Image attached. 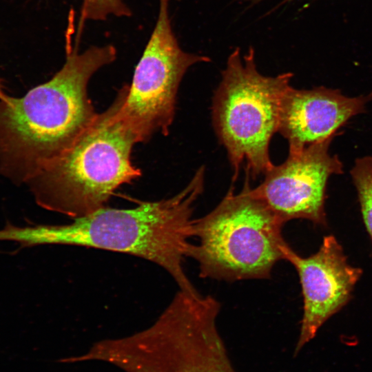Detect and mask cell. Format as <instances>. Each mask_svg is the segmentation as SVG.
Wrapping results in <instances>:
<instances>
[{
	"label": "cell",
	"instance_id": "6da1fadb",
	"mask_svg": "<svg viewBox=\"0 0 372 372\" xmlns=\"http://www.w3.org/2000/svg\"><path fill=\"white\" fill-rule=\"evenodd\" d=\"M116 57L111 45L70 50L49 81L21 97L0 100L1 176L25 185L77 138L98 114L88 96L89 81Z\"/></svg>",
	"mask_w": 372,
	"mask_h": 372
},
{
	"label": "cell",
	"instance_id": "7a4b0ae2",
	"mask_svg": "<svg viewBox=\"0 0 372 372\" xmlns=\"http://www.w3.org/2000/svg\"><path fill=\"white\" fill-rule=\"evenodd\" d=\"M205 166L174 196L118 209L104 207L68 224H35L17 229L20 247L72 245L127 254L155 263L174 280L179 290L200 293L183 267L196 200L204 189Z\"/></svg>",
	"mask_w": 372,
	"mask_h": 372
},
{
	"label": "cell",
	"instance_id": "3957f363",
	"mask_svg": "<svg viewBox=\"0 0 372 372\" xmlns=\"http://www.w3.org/2000/svg\"><path fill=\"white\" fill-rule=\"evenodd\" d=\"M127 90L124 85L110 107L27 182L39 207L73 219L84 216L141 175L131 161L138 142L118 114Z\"/></svg>",
	"mask_w": 372,
	"mask_h": 372
},
{
	"label": "cell",
	"instance_id": "277c9868",
	"mask_svg": "<svg viewBox=\"0 0 372 372\" xmlns=\"http://www.w3.org/2000/svg\"><path fill=\"white\" fill-rule=\"evenodd\" d=\"M249 174L240 192L231 185L210 212L194 220L187 257L196 260L199 277L219 281L269 279L285 260L289 245L285 223L256 194Z\"/></svg>",
	"mask_w": 372,
	"mask_h": 372
},
{
	"label": "cell",
	"instance_id": "5b68a950",
	"mask_svg": "<svg viewBox=\"0 0 372 372\" xmlns=\"http://www.w3.org/2000/svg\"><path fill=\"white\" fill-rule=\"evenodd\" d=\"M293 75L261 74L252 47L242 59L239 48L229 54L214 94L211 116L234 172L233 180L243 164L254 178L265 174L273 165L269 145L278 132L282 100Z\"/></svg>",
	"mask_w": 372,
	"mask_h": 372
},
{
	"label": "cell",
	"instance_id": "8992f818",
	"mask_svg": "<svg viewBox=\"0 0 372 372\" xmlns=\"http://www.w3.org/2000/svg\"><path fill=\"white\" fill-rule=\"evenodd\" d=\"M169 2L160 0L155 27L118 112L138 143L146 142L157 132L169 134L183 76L194 64L211 61L180 48L172 29Z\"/></svg>",
	"mask_w": 372,
	"mask_h": 372
},
{
	"label": "cell",
	"instance_id": "52a82bcc",
	"mask_svg": "<svg viewBox=\"0 0 372 372\" xmlns=\"http://www.w3.org/2000/svg\"><path fill=\"white\" fill-rule=\"evenodd\" d=\"M220 303L178 291L152 324L156 372H236L218 329Z\"/></svg>",
	"mask_w": 372,
	"mask_h": 372
},
{
	"label": "cell",
	"instance_id": "ba28073f",
	"mask_svg": "<svg viewBox=\"0 0 372 372\" xmlns=\"http://www.w3.org/2000/svg\"><path fill=\"white\" fill-rule=\"evenodd\" d=\"M337 135L299 152H289L287 159L282 164L273 165L264 174L262 182L254 188L285 224L304 219L327 226L324 204L328 180L332 175L343 173L340 158L329 152Z\"/></svg>",
	"mask_w": 372,
	"mask_h": 372
},
{
	"label": "cell",
	"instance_id": "9c48e42d",
	"mask_svg": "<svg viewBox=\"0 0 372 372\" xmlns=\"http://www.w3.org/2000/svg\"><path fill=\"white\" fill-rule=\"evenodd\" d=\"M285 260L296 270L303 297L297 353L328 319L349 302L362 270L348 263L342 246L333 235L324 236L318 251L308 257L300 256L288 245Z\"/></svg>",
	"mask_w": 372,
	"mask_h": 372
},
{
	"label": "cell",
	"instance_id": "30bf717a",
	"mask_svg": "<svg viewBox=\"0 0 372 372\" xmlns=\"http://www.w3.org/2000/svg\"><path fill=\"white\" fill-rule=\"evenodd\" d=\"M372 92L344 95L338 89L316 87L298 90L290 86L282 100L278 132L287 139L289 152L338 134L352 117L366 112Z\"/></svg>",
	"mask_w": 372,
	"mask_h": 372
},
{
	"label": "cell",
	"instance_id": "8fae6325",
	"mask_svg": "<svg viewBox=\"0 0 372 372\" xmlns=\"http://www.w3.org/2000/svg\"><path fill=\"white\" fill-rule=\"evenodd\" d=\"M366 229L372 241V156L355 159L350 171Z\"/></svg>",
	"mask_w": 372,
	"mask_h": 372
},
{
	"label": "cell",
	"instance_id": "7c38bea8",
	"mask_svg": "<svg viewBox=\"0 0 372 372\" xmlns=\"http://www.w3.org/2000/svg\"><path fill=\"white\" fill-rule=\"evenodd\" d=\"M110 14L130 17V9L123 0H83L81 22L85 20H105Z\"/></svg>",
	"mask_w": 372,
	"mask_h": 372
},
{
	"label": "cell",
	"instance_id": "4fadbf2b",
	"mask_svg": "<svg viewBox=\"0 0 372 372\" xmlns=\"http://www.w3.org/2000/svg\"><path fill=\"white\" fill-rule=\"evenodd\" d=\"M6 92V87L3 79L0 78V100H4L8 97Z\"/></svg>",
	"mask_w": 372,
	"mask_h": 372
},
{
	"label": "cell",
	"instance_id": "5bb4252c",
	"mask_svg": "<svg viewBox=\"0 0 372 372\" xmlns=\"http://www.w3.org/2000/svg\"><path fill=\"white\" fill-rule=\"evenodd\" d=\"M238 1H249V2H252V3H257V2H259V1H262V0H238Z\"/></svg>",
	"mask_w": 372,
	"mask_h": 372
}]
</instances>
